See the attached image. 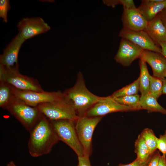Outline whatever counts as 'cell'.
<instances>
[{
  "label": "cell",
  "instance_id": "2",
  "mask_svg": "<svg viewBox=\"0 0 166 166\" xmlns=\"http://www.w3.org/2000/svg\"><path fill=\"white\" fill-rule=\"evenodd\" d=\"M65 98L73 107L79 117L85 116L88 111L101 98L87 88L82 74L78 73L74 85L64 92Z\"/></svg>",
  "mask_w": 166,
  "mask_h": 166
},
{
  "label": "cell",
  "instance_id": "18",
  "mask_svg": "<svg viewBox=\"0 0 166 166\" xmlns=\"http://www.w3.org/2000/svg\"><path fill=\"white\" fill-rule=\"evenodd\" d=\"M157 100L149 93L141 95L140 104L141 109L146 110L148 113L159 112L166 114V109L158 103Z\"/></svg>",
  "mask_w": 166,
  "mask_h": 166
},
{
  "label": "cell",
  "instance_id": "11",
  "mask_svg": "<svg viewBox=\"0 0 166 166\" xmlns=\"http://www.w3.org/2000/svg\"><path fill=\"white\" fill-rule=\"evenodd\" d=\"M144 50L130 41L121 38L114 59L123 66H130L136 59L140 58Z\"/></svg>",
  "mask_w": 166,
  "mask_h": 166
},
{
  "label": "cell",
  "instance_id": "13",
  "mask_svg": "<svg viewBox=\"0 0 166 166\" xmlns=\"http://www.w3.org/2000/svg\"><path fill=\"white\" fill-rule=\"evenodd\" d=\"M25 40L19 33L7 46L0 56V65L10 69L19 68L18 57L20 48Z\"/></svg>",
  "mask_w": 166,
  "mask_h": 166
},
{
  "label": "cell",
  "instance_id": "35",
  "mask_svg": "<svg viewBox=\"0 0 166 166\" xmlns=\"http://www.w3.org/2000/svg\"><path fill=\"white\" fill-rule=\"evenodd\" d=\"M163 82L162 94H166V78L162 79Z\"/></svg>",
  "mask_w": 166,
  "mask_h": 166
},
{
  "label": "cell",
  "instance_id": "22",
  "mask_svg": "<svg viewBox=\"0 0 166 166\" xmlns=\"http://www.w3.org/2000/svg\"><path fill=\"white\" fill-rule=\"evenodd\" d=\"M139 91V79L138 77L132 83L114 92L111 96L117 98L138 94Z\"/></svg>",
  "mask_w": 166,
  "mask_h": 166
},
{
  "label": "cell",
  "instance_id": "19",
  "mask_svg": "<svg viewBox=\"0 0 166 166\" xmlns=\"http://www.w3.org/2000/svg\"><path fill=\"white\" fill-rule=\"evenodd\" d=\"M16 99L13 86L6 82L0 81V107L4 109Z\"/></svg>",
  "mask_w": 166,
  "mask_h": 166
},
{
  "label": "cell",
  "instance_id": "14",
  "mask_svg": "<svg viewBox=\"0 0 166 166\" xmlns=\"http://www.w3.org/2000/svg\"><path fill=\"white\" fill-rule=\"evenodd\" d=\"M121 20L123 28L135 31L144 30L148 22L136 7L123 8Z\"/></svg>",
  "mask_w": 166,
  "mask_h": 166
},
{
  "label": "cell",
  "instance_id": "20",
  "mask_svg": "<svg viewBox=\"0 0 166 166\" xmlns=\"http://www.w3.org/2000/svg\"><path fill=\"white\" fill-rule=\"evenodd\" d=\"M140 72L139 79V91L141 95H145L149 93L150 85L149 74L146 63L140 59L139 62Z\"/></svg>",
  "mask_w": 166,
  "mask_h": 166
},
{
  "label": "cell",
  "instance_id": "36",
  "mask_svg": "<svg viewBox=\"0 0 166 166\" xmlns=\"http://www.w3.org/2000/svg\"><path fill=\"white\" fill-rule=\"evenodd\" d=\"M6 166H17L14 163L13 161H11L9 162L7 165Z\"/></svg>",
  "mask_w": 166,
  "mask_h": 166
},
{
  "label": "cell",
  "instance_id": "30",
  "mask_svg": "<svg viewBox=\"0 0 166 166\" xmlns=\"http://www.w3.org/2000/svg\"><path fill=\"white\" fill-rule=\"evenodd\" d=\"M103 2L108 6L114 8L118 5H121L123 6L124 0H107L103 1Z\"/></svg>",
  "mask_w": 166,
  "mask_h": 166
},
{
  "label": "cell",
  "instance_id": "16",
  "mask_svg": "<svg viewBox=\"0 0 166 166\" xmlns=\"http://www.w3.org/2000/svg\"><path fill=\"white\" fill-rule=\"evenodd\" d=\"M144 30L155 43L160 47L161 43L166 41V27L159 14L153 19L148 22Z\"/></svg>",
  "mask_w": 166,
  "mask_h": 166
},
{
  "label": "cell",
  "instance_id": "15",
  "mask_svg": "<svg viewBox=\"0 0 166 166\" xmlns=\"http://www.w3.org/2000/svg\"><path fill=\"white\" fill-rule=\"evenodd\" d=\"M140 59L151 66L153 76L161 79L164 78L166 72V59L162 54L144 50Z\"/></svg>",
  "mask_w": 166,
  "mask_h": 166
},
{
  "label": "cell",
  "instance_id": "21",
  "mask_svg": "<svg viewBox=\"0 0 166 166\" xmlns=\"http://www.w3.org/2000/svg\"><path fill=\"white\" fill-rule=\"evenodd\" d=\"M134 147V152L137 156L136 158L142 162L147 161L152 154L140 134L135 142Z\"/></svg>",
  "mask_w": 166,
  "mask_h": 166
},
{
  "label": "cell",
  "instance_id": "6",
  "mask_svg": "<svg viewBox=\"0 0 166 166\" xmlns=\"http://www.w3.org/2000/svg\"><path fill=\"white\" fill-rule=\"evenodd\" d=\"M4 109L14 117L29 132L42 115L37 107L30 106L17 99Z\"/></svg>",
  "mask_w": 166,
  "mask_h": 166
},
{
  "label": "cell",
  "instance_id": "31",
  "mask_svg": "<svg viewBox=\"0 0 166 166\" xmlns=\"http://www.w3.org/2000/svg\"><path fill=\"white\" fill-rule=\"evenodd\" d=\"M148 160L145 162H142L136 158L130 163L127 164H121L119 165L118 166H146Z\"/></svg>",
  "mask_w": 166,
  "mask_h": 166
},
{
  "label": "cell",
  "instance_id": "24",
  "mask_svg": "<svg viewBox=\"0 0 166 166\" xmlns=\"http://www.w3.org/2000/svg\"><path fill=\"white\" fill-rule=\"evenodd\" d=\"M140 135L152 154L157 149V138L153 130L149 128H144Z\"/></svg>",
  "mask_w": 166,
  "mask_h": 166
},
{
  "label": "cell",
  "instance_id": "12",
  "mask_svg": "<svg viewBox=\"0 0 166 166\" xmlns=\"http://www.w3.org/2000/svg\"><path fill=\"white\" fill-rule=\"evenodd\" d=\"M119 36L130 41L144 50L161 54V48L155 43L144 30L135 31L122 28L119 32Z\"/></svg>",
  "mask_w": 166,
  "mask_h": 166
},
{
  "label": "cell",
  "instance_id": "34",
  "mask_svg": "<svg viewBox=\"0 0 166 166\" xmlns=\"http://www.w3.org/2000/svg\"><path fill=\"white\" fill-rule=\"evenodd\" d=\"M160 46L162 50L161 54L166 59V41L161 43Z\"/></svg>",
  "mask_w": 166,
  "mask_h": 166
},
{
  "label": "cell",
  "instance_id": "1",
  "mask_svg": "<svg viewBox=\"0 0 166 166\" xmlns=\"http://www.w3.org/2000/svg\"><path fill=\"white\" fill-rule=\"evenodd\" d=\"M29 132L28 151L34 157L49 154L59 141L50 121L42 114Z\"/></svg>",
  "mask_w": 166,
  "mask_h": 166
},
{
  "label": "cell",
  "instance_id": "17",
  "mask_svg": "<svg viewBox=\"0 0 166 166\" xmlns=\"http://www.w3.org/2000/svg\"><path fill=\"white\" fill-rule=\"evenodd\" d=\"M166 8V0H143L138 9L148 22Z\"/></svg>",
  "mask_w": 166,
  "mask_h": 166
},
{
  "label": "cell",
  "instance_id": "5",
  "mask_svg": "<svg viewBox=\"0 0 166 166\" xmlns=\"http://www.w3.org/2000/svg\"><path fill=\"white\" fill-rule=\"evenodd\" d=\"M37 107L41 114L50 121L66 119L76 121L79 118L65 97L61 100L40 104Z\"/></svg>",
  "mask_w": 166,
  "mask_h": 166
},
{
  "label": "cell",
  "instance_id": "28",
  "mask_svg": "<svg viewBox=\"0 0 166 166\" xmlns=\"http://www.w3.org/2000/svg\"><path fill=\"white\" fill-rule=\"evenodd\" d=\"M160 156L158 152H156L155 151L149 158L146 166H157Z\"/></svg>",
  "mask_w": 166,
  "mask_h": 166
},
{
  "label": "cell",
  "instance_id": "37",
  "mask_svg": "<svg viewBox=\"0 0 166 166\" xmlns=\"http://www.w3.org/2000/svg\"><path fill=\"white\" fill-rule=\"evenodd\" d=\"M166 77V72L164 74V77Z\"/></svg>",
  "mask_w": 166,
  "mask_h": 166
},
{
  "label": "cell",
  "instance_id": "9",
  "mask_svg": "<svg viewBox=\"0 0 166 166\" xmlns=\"http://www.w3.org/2000/svg\"><path fill=\"white\" fill-rule=\"evenodd\" d=\"M134 111L136 110L118 103L111 95L101 97V99L88 111L85 116L89 117H103L110 113Z\"/></svg>",
  "mask_w": 166,
  "mask_h": 166
},
{
  "label": "cell",
  "instance_id": "29",
  "mask_svg": "<svg viewBox=\"0 0 166 166\" xmlns=\"http://www.w3.org/2000/svg\"><path fill=\"white\" fill-rule=\"evenodd\" d=\"M89 157L85 156H78V163L77 166H91Z\"/></svg>",
  "mask_w": 166,
  "mask_h": 166
},
{
  "label": "cell",
  "instance_id": "8",
  "mask_svg": "<svg viewBox=\"0 0 166 166\" xmlns=\"http://www.w3.org/2000/svg\"><path fill=\"white\" fill-rule=\"evenodd\" d=\"M13 91L16 99L33 107H37L42 103L50 102L64 98L63 93L60 91L50 92L44 90L42 92L24 91L13 87Z\"/></svg>",
  "mask_w": 166,
  "mask_h": 166
},
{
  "label": "cell",
  "instance_id": "7",
  "mask_svg": "<svg viewBox=\"0 0 166 166\" xmlns=\"http://www.w3.org/2000/svg\"><path fill=\"white\" fill-rule=\"evenodd\" d=\"M102 117H79L75 122L76 132L84 150V156L89 157L92 152V139L94 130Z\"/></svg>",
  "mask_w": 166,
  "mask_h": 166
},
{
  "label": "cell",
  "instance_id": "33",
  "mask_svg": "<svg viewBox=\"0 0 166 166\" xmlns=\"http://www.w3.org/2000/svg\"><path fill=\"white\" fill-rule=\"evenodd\" d=\"M162 21L166 27V8L159 14Z\"/></svg>",
  "mask_w": 166,
  "mask_h": 166
},
{
  "label": "cell",
  "instance_id": "3",
  "mask_svg": "<svg viewBox=\"0 0 166 166\" xmlns=\"http://www.w3.org/2000/svg\"><path fill=\"white\" fill-rule=\"evenodd\" d=\"M50 121L58 140L70 147L77 156H84L83 148L76 130L75 121L66 119Z\"/></svg>",
  "mask_w": 166,
  "mask_h": 166
},
{
  "label": "cell",
  "instance_id": "27",
  "mask_svg": "<svg viewBox=\"0 0 166 166\" xmlns=\"http://www.w3.org/2000/svg\"><path fill=\"white\" fill-rule=\"evenodd\" d=\"M157 148L164 156L166 155V132L162 135L157 138Z\"/></svg>",
  "mask_w": 166,
  "mask_h": 166
},
{
  "label": "cell",
  "instance_id": "25",
  "mask_svg": "<svg viewBox=\"0 0 166 166\" xmlns=\"http://www.w3.org/2000/svg\"><path fill=\"white\" fill-rule=\"evenodd\" d=\"M149 78V93L158 99L162 94L163 82L162 79L150 75Z\"/></svg>",
  "mask_w": 166,
  "mask_h": 166
},
{
  "label": "cell",
  "instance_id": "23",
  "mask_svg": "<svg viewBox=\"0 0 166 166\" xmlns=\"http://www.w3.org/2000/svg\"><path fill=\"white\" fill-rule=\"evenodd\" d=\"M140 96L137 94L113 98L120 104L131 107L137 111L142 109L140 104Z\"/></svg>",
  "mask_w": 166,
  "mask_h": 166
},
{
  "label": "cell",
  "instance_id": "4",
  "mask_svg": "<svg viewBox=\"0 0 166 166\" xmlns=\"http://www.w3.org/2000/svg\"><path fill=\"white\" fill-rule=\"evenodd\" d=\"M0 81L22 90L44 91L37 80L21 74L19 68L9 69L0 65Z\"/></svg>",
  "mask_w": 166,
  "mask_h": 166
},
{
  "label": "cell",
  "instance_id": "10",
  "mask_svg": "<svg viewBox=\"0 0 166 166\" xmlns=\"http://www.w3.org/2000/svg\"><path fill=\"white\" fill-rule=\"evenodd\" d=\"M17 27L19 33L25 40L50 29L49 26L41 17L24 18L18 22Z\"/></svg>",
  "mask_w": 166,
  "mask_h": 166
},
{
  "label": "cell",
  "instance_id": "32",
  "mask_svg": "<svg viewBox=\"0 0 166 166\" xmlns=\"http://www.w3.org/2000/svg\"><path fill=\"white\" fill-rule=\"evenodd\" d=\"M157 166H166V156H160Z\"/></svg>",
  "mask_w": 166,
  "mask_h": 166
},
{
  "label": "cell",
  "instance_id": "26",
  "mask_svg": "<svg viewBox=\"0 0 166 166\" xmlns=\"http://www.w3.org/2000/svg\"><path fill=\"white\" fill-rule=\"evenodd\" d=\"M9 1L8 0L0 1V17L3 19V22H7V14L10 9Z\"/></svg>",
  "mask_w": 166,
  "mask_h": 166
}]
</instances>
